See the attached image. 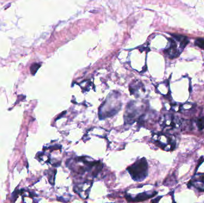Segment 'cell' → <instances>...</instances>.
<instances>
[{"mask_svg":"<svg viewBox=\"0 0 204 203\" xmlns=\"http://www.w3.org/2000/svg\"><path fill=\"white\" fill-rule=\"evenodd\" d=\"M127 170L134 181H142L148 175V164L145 158L137 160L127 168Z\"/></svg>","mask_w":204,"mask_h":203,"instance_id":"7a4b0ae2","label":"cell"},{"mask_svg":"<svg viewBox=\"0 0 204 203\" xmlns=\"http://www.w3.org/2000/svg\"><path fill=\"white\" fill-rule=\"evenodd\" d=\"M169 47L166 50H165L164 53L169 57V59H175L178 57L181 52L178 50L177 48V44L176 43L174 39L172 38H169Z\"/></svg>","mask_w":204,"mask_h":203,"instance_id":"5b68a950","label":"cell"},{"mask_svg":"<svg viewBox=\"0 0 204 203\" xmlns=\"http://www.w3.org/2000/svg\"><path fill=\"white\" fill-rule=\"evenodd\" d=\"M40 67H41V64H38V63H34V64H33L31 66V68H30L31 73L33 75H34L36 73V71H38V70L40 69Z\"/></svg>","mask_w":204,"mask_h":203,"instance_id":"ba28073f","label":"cell"},{"mask_svg":"<svg viewBox=\"0 0 204 203\" xmlns=\"http://www.w3.org/2000/svg\"><path fill=\"white\" fill-rule=\"evenodd\" d=\"M171 35L174 38V39H175L176 40H177L180 43V47L182 50L186 47L187 45L188 44V43H189V41L188 40L187 38L185 36L176 34H171Z\"/></svg>","mask_w":204,"mask_h":203,"instance_id":"8992f818","label":"cell"},{"mask_svg":"<svg viewBox=\"0 0 204 203\" xmlns=\"http://www.w3.org/2000/svg\"><path fill=\"white\" fill-rule=\"evenodd\" d=\"M140 109L138 108L135 102H130L128 103L124 115L125 122L127 124H133L138 118L140 120L142 118L140 115Z\"/></svg>","mask_w":204,"mask_h":203,"instance_id":"3957f363","label":"cell"},{"mask_svg":"<svg viewBox=\"0 0 204 203\" xmlns=\"http://www.w3.org/2000/svg\"><path fill=\"white\" fill-rule=\"evenodd\" d=\"M197 126L200 130L204 129V116L200 118L197 121Z\"/></svg>","mask_w":204,"mask_h":203,"instance_id":"30bf717a","label":"cell"},{"mask_svg":"<svg viewBox=\"0 0 204 203\" xmlns=\"http://www.w3.org/2000/svg\"><path fill=\"white\" fill-rule=\"evenodd\" d=\"M195 45L200 48L204 50V38H197L195 41Z\"/></svg>","mask_w":204,"mask_h":203,"instance_id":"9c48e42d","label":"cell"},{"mask_svg":"<svg viewBox=\"0 0 204 203\" xmlns=\"http://www.w3.org/2000/svg\"><path fill=\"white\" fill-rule=\"evenodd\" d=\"M156 192H154L152 194H149L148 193H143L142 194H138L134 198H131L129 201H131V200H132L131 201H135V202H139V201H144L145 200H147L148 198H150L151 197H153L154 195L156 194Z\"/></svg>","mask_w":204,"mask_h":203,"instance_id":"52a82bcc","label":"cell"},{"mask_svg":"<svg viewBox=\"0 0 204 203\" xmlns=\"http://www.w3.org/2000/svg\"><path fill=\"white\" fill-rule=\"evenodd\" d=\"M121 106L122 103L117 98L116 93H110L106 101L99 108V119H105L114 116L120 110Z\"/></svg>","mask_w":204,"mask_h":203,"instance_id":"6da1fadb","label":"cell"},{"mask_svg":"<svg viewBox=\"0 0 204 203\" xmlns=\"http://www.w3.org/2000/svg\"><path fill=\"white\" fill-rule=\"evenodd\" d=\"M92 185V182H84V184H78L74 187V191L78 194L80 195L81 197L83 198L84 199H86L89 197V193L91 186Z\"/></svg>","mask_w":204,"mask_h":203,"instance_id":"277c9868","label":"cell"}]
</instances>
